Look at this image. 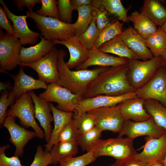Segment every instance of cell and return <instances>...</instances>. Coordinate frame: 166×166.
Wrapping results in <instances>:
<instances>
[{
    "mask_svg": "<svg viewBox=\"0 0 166 166\" xmlns=\"http://www.w3.org/2000/svg\"><path fill=\"white\" fill-rule=\"evenodd\" d=\"M52 41L55 45H63L68 49L69 58L66 64L70 69L76 68L85 61L88 57L89 50L85 47L79 41L78 37L75 36L65 41Z\"/></svg>",
    "mask_w": 166,
    "mask_h": 166,
    "instance_id": "cell-21",
    "label": "cell"
},
{
    "mask_svg": "<svg viewBox=\"0 0 166 166\" xmlns=\"http://www.w3.org/2000/svg\"><path fill=\"white\" fill-rule=\"evenodd\" d=\"M10 147L9 144L4 145L0 147V166H23L21 163L19 157L14 155L10 157L7 156L5 150Z\"/></svg>",
    "mask_w": 166,
    "mask_h": 166,
    "instance_id": "cell-42",
    "label": "cell"
},
{
    "mask_svg": "<svg viewBox=\"0 0 166 166\" xmlns=\"http://www.w3.org/2000/svg\"><path fill=\"white\" fill-rule=\"evenodd\" d=\"M0 91L2 90L4 91L7 90V89H9L10 88L11 85L9 82H8L7 83L0 82Z\"/></svg>",
    "mask_w": 166,
    "mask_h": 166,
    "instance_id": "cell-49",
    "label": "cell"
},
{
    "mask_svg": "<svg viewBox=\"0 0 166 166\" xmlns=\"http://www.w3.org/2000/svg\"><path fill=\"white\" fill-rule=\"evenodd\" d=\"M144 101L143 99L137 97L119 104L120 113L125 120L139 122L149 119L151 117L144 108Z\"/></svg>",
    "mask_w": 166,
    "mask_h": 166,
    "instance_id": "cell-22",
    "label": "cell"
},
{
    "mask_svg": "<svg viewBox=\"0 0 166 166\" xmlns=\"http://www.w3.org/2000/svg\"><path fill=\"white\" fill-rule=\"evenodd\" d=\"M77 142H59L55 144L49 152L52 158V164L56 165L62 160L74 156L78 152Z\"/></svg>",
    "mask_w": 166,
    "mask_h": 166,
    "instance_id": "cell-29",
    "label": "cell"
},
{
    "mask_svg": "<svg viewBox=\"0 0 166 166\" xmlns=\"http://www.w3.org/2000/svg\"><path fill=\"white\" fill-rule=\"evenodd\" d=\"M128 59L110 55L94 46L89 50V56L83 63L76 68V70L85 69L93 66L99 67H117L127 64Z\"/></svg>",
    "mask_w": 166,
    "mask_h": 166,
    "instance_id": "cell-18",
    "label": "cell"
},
{
    "mask_svg": "<svg viewBox=\"0 0 166 166\" xmlns=\"http://www.w3.org/2000/svg\"><path fill=\"white\" fill-rule=\"evenodd\" d=\"M41 40L36 45L28 48L22 46L20 52L19 61L24 63L37 61L47 54L54 47L52 41L46 40L40 36Z\"/></svg>",
    "mask_w": 166,
    "mask_h": 166,
    "instance_id": "cell-23",
    "label": "cell"
},
{
    "mask_svg": "<svg viewBox=\"0 0 166 166\" xmlns=\"http://www.w3.org/2000/svg\"><path fill=\"white\" fill-rule=\"evenodd\" d=\"M124 166H146V165L141 161L131 158L127 160L123 163Z\"/></svg>",
    "mask_w": 166,
    "mask_h": 166,
    "instance_id": "cell-48",
    "label": "cell"
},
{
    "mask_svg": "<svg viewBox=\"0 0 166 166\" xmlns=\"http://www.w3.org/2000/svg\"><path fill=\"white\" fill-rule=\"evenodd\" d=\"M93 150L97 158L109 156L122 163L132 158L137 152L134 148L133 140L128 137L100 139Z\"/></svg>",
    "mask_w": 166,
    "mask_h": 166,
    "instance_id": "cell-4",
    "label": "cell"
},
{
    "mask_svg": "<svg viewBox=\"0 0 166 166\" xmlns=\"http://www.w3.org/2000/svg\"><path fill=\"white\" fill-rule=\"evenodd\" d=\"M66 56L65 50H59L57 62L59 78L56 83L83 99L90 83L109 67H99L92 69L71 70L65 62Z\"/></svg>",
    "mask_w": 166,
    "mask_h": 166,
    "instance_id": "cell-2",
    "label": "cell"
},
{
    "mask_svg": "<svg viewBox=\"0 0 166 166\" xmlns=\"http://www.w3.org/2000/svg\"><path fill=\"white\" fill-rule=\"evenodd\" d=\"M73 119L77 127L80 134L88 132L95 127L94 118L88 112L79 114L73 113Z\"/></svg>",
    "mask_w": 166,
    "mask_h": 166,
    "instance_id": "cell-37",
    "label": "cell"
},
{
    "mask_svg": "<svg viewBox=\"0 0 166 166\" xmlns=\"http://www.w3.org/2000/svg\"><path fill=\"white\" fill-rule=\"evenodd\" d=\"M160 27L163 31L166 33V21L163 25Z\"/></svg>",
    "mask_w": 166,
    "mask_h": 166,
    "instance_id": "cell-53",
    "label": "cell"
},
{
    "mask_svg": "<svg viewBox=\"0 0 166 166\" xmlns=\"http://www.w3.org/2000/svg\"><path fill=\"white\" fill-rule=\"evenodd\" d=\"M97 158L93 151L92 150L80 156L66 158L59 164V166H86L94 162Z\"/></svg>",
    "mask_w": 166,
    "mask_h": 166,
    "instance_id": "cell-36",
    "label": "cell"
},
{
    "mask_svg": "<svg viewBox=\"0 0 166 166\" xmlns=\"http://www.w3.org/2000/svg\"><path fill=\"white\" fill-rule=\"evenodd\" d=\"M42 6L35 13L42 16L59 19L57 1L56 0H41Z\"/></svg>",
    "mask_w": 166,
    "mask_h": 166,
    "instance_id": "cell-39",
    "label": "cell"
},
{
    "mask_svg": "<svg viewBox=\"0 0 166 166\" xmlns=\"http://www.w3.org/2000/svg\"><path fill=\"white\" fill-rule=\"evenodd\" d=\"M57 6L60 20L65 23H71L72 13L74 10L70 0H58Z\"/></svg>",
    "mask_w": 166,
    "mask_h": 166,
    "instance_id": "cell-40",
    "label": "cell"
},
{
    "mask_svg": "<svg viewBox=\"0 0 166 166\" xmlns=\"http://www.w3.org/2000/svg\"><path fill=\"white\" fill-rule=\"evenodd\" d=\"M166 132L165 130L158 126L151 117L148 120L139 122L125 120L117 137H121L126 135L133 140L138 137L144 136L157 138Z\"/></svg>",
    "mask_w": 166,
    "mask_h": 166,
    "instance_id": "cell-12",
    "label": "cell"
},
{
    "mask_svg": "<svg viewBox=\"0 0 166 166\" xmlns=\"http://www.w3.org/2000/svg\"><path fill=\"white\" fill-rule=\"evenodd\" d=\"M92 5L106 10L124 23L128 21V9L124 7L120 0H93Z\"/></svg>",
    "mask_w": 166,
    "mask_h": 166,
    "instance_id": "cell-27",
    "label": "cell"
},
{
    "mask_svg": "<svg viewBox=\"0 0 166 166\" xmlns=\"http://www.w3.org/2000/svg\"><path fill=\"white\" fill-rule=\"evenodd\" d=\"M0 3L5 10L8 18L13 23L12 27L15 36L20 40L22 45L36 43L40 34L29 28L26 20L27 16L16 15L10 11L3 1L0 0Z\"/></svg>",
    "mask_w": 166,
    "mask_h": 166,
    "instance_id": "cell-17",
    "label": "cell"
},
{
    "mask_svg": "<svg viewBox=\"0 0 166 166\" xmlns=\"http://www.w3.org/2000/svg\"><path fill=\"white\" fill-rule=\"evenodd\" d=\"M93 8L92 5H89L82 6L77 10L78 18L73 23L76 37H78L83 34L90 24L93 18Z\"/></svg>",
    "mask_w": 166,
    "mask_h": 166,
    "instance_id": "cell-32",
    "label": "cell"
},
{
    "mask_svg": "<svg viewBox=\"0 0 166 166\" xmlns=\"http://www.w3.org/2000/svg\"><path fill=\"white\" fill-rule=\"evenodd\" d=\"M20 40L0 29V72L8 73L18 65L22 47Z\"/></svg>",
    "mask_w": 166,
    "mask_h": 166,
    "instance_id": "cell-7",
    "label": "cell"
},
{
    "mask_svg": "<svg viewBox=\"0 0 166 166\" xmlns=\"http://www.w3.org/2000/svg\"><path fill=\"white\" fill-rule=\"evenodd\" d=\"M147 47L154 57L161 56L166 50V33L160 26L155 32L145 39Z\"/></svg>",
    "mask_w": 166,
    "mask_h": 166,
    "instance_id": "cell-31",
    "label": "cell"
},
{
    "mask_svg": "<svg viewBox=\"0 0 166 166\" xmlns=\"http://www.w3.org/2000/svg\"><path fill=\"white\" fill-rule=\"evenodd\" d=\"M53 117L54 126L49 140L45 145V151L50 152L53 146L57 142L59 135L65 124L73 118V112L60 110L51 102H49Z\"/></svg>",
    "mask_w": 166,
    "mask_h": 166,
    "instance_id": "cell-24",
    "label": "cell"
},
{
    "mask_svg": "<svg viewBox=\"0 0 166 166\" xmlns=\"http://www.w3.org/2000/svg\"><path fill=\"white\" fill-rule=\"evenodd\" d=\"M128 63L108 67L90 83L83 99L100 95L119 96L135 91L128 80Z\"/></svg>",
    "mask_w": 166,
    "mask_h": 166,
    "instance_id": "cell-1",
    "label": "cell"
},
{
    "mask_svg": "<svg viewBox=\"0 0 166 166\" xmlns=\"http://www.w3.org/2000/svg\"><path fill=\"white\" fill-rule=\"evenodd\" d=\"M123 24L118 20H115L100 31L94 46L98 49L102 44L122 34Z\"/></svg>",
    "mask_w": 166,
    "mask_h": 166,
    "instance_id": "cell-33",
    "label": "cell"
},
{
    "mask_svg": "<svg viewBox=\"0 0 166 166\" xmlns=\"http://www.w3.org/2000/svg\"><path fill=\"white\" fill-rule=\"evenodd\" d=\"M80 135L77 127L73 118L63 128L59 135L57 142H77Z\"/></svg>",
    "mask_w": 166,
    "mask_h": 166,
    "instance_id": "cell-38",
    "label": "cell"
},
{
    "mask_svg": "<svg viewBox=\"0 0 166 166\" xmlns=\"http://www.w3.org/2000/svg\"><path fill=\"white\" fill-rule=\"evenodd\" d=\"M13 2L20 11L25 7H27L29 11H33L36 4L41 3V0H14Z\"/></svg>",
    "mask_w": 166,
    "mask_h": 166,
    "instance_id": "cell-46",
    "label": "cell"
},
{
    "mask_svg": "<svg viewBox=\"0 0 166 166\" xmlns=\"http://www.w3.org/2000/svg\"><path fill=\"white\" fill-rule=\"evenodd\" d=\"M128 21L133 23V28L145 39L158 30L154 23L136 10L128 16Z\"/></svg>",
    "mask_w": 166,
    "mask_h": 166,
    "instance_id": "cell-28",
    "label": "cell"
},
{
    "mask_svg": "<svg viewBox=\"0 0 166 166\" xmlns=\"http://www.w3.org/2000/svg\"><path fill=\"white\" fill-rule=\"evenodd\" d=\"M105 53H111L128 59H140L123 41L121 34L101 45L98 48Z\"/></svg>",
    "mask_w": 166,
    "mask_h": 166,
    "instance_id": "cell-26",
    "label": "cell"
},
{
    "mask_svg": "<svg viewBox=\"0 0 166 166\" xmlns=\"http://www.w3.org/2000/svg\"><path fill=\"white\" fill-rule=\"evenodd\" d=\"M143 149L132 158L146 165L164 160L166 155V132L157 138L147 136Z\"/></svg>",
    "mask_w": 166,
    "mask_h": 166,
    "instance_id": "cell-13",
    "label": "cell"
},
{
    "mask_svg": "<svg viewBox=\"0 0 166 166\" xmlns=\"http://www.w3.org/2000/svg\"><path fill=\"white\" fill-rule=\"evenodd\" d=\"M121 35L125 44L140 59L146 61L154 57L147 46L145 39L132 26L123 31Z\"/></svg>",
    "mask_w": 166,
    "mask_h": 166,
    "instance_id": "cell-20",
    "label": "cell"
},
{
    "mask_svg": "<svg viewBox=\"0 0 166 166\" xmlns=\"http://www.w3.org/2000/svg\"><path fill=\"white\" fill-rule=\"evenodd\" d=\"M129 69L127 77L131 86L136 90L145 85L162 65L161 57H154L146 61L128 59Z\"/></svg>",
    "mask_w": 166,
    "mask_h": 166,
    "instance_id": "cell-5",
    "label": "cell"
},
{
    "mask_svg": "<svg viewBox=\"0 0 166 166\" xmlns=\"http://www.w3.org/2000/svg\"><path fill=\"white\" fill-rule=\"evenodd\" d=\"M144 106L155 123L166 131V107L158 101L151 99L144 100Z\"/></svg>",
    "mask_w": 166,
    "mask_h": 166,
    "instance_id": "cell-30",
    "label": "cell"
},
{
    "mask_svg": "<svg viewBox=\"0 0 166 166\" xmlns=\"http://www.w3.org/2000/svg\"><path fill=\"white\" fill-rule=\"evenodd\" d=\"M70 2L74 10H77L81 7L87 5H92L91 0H71Z\"/></svg>",
    "mask_w": 166,
    "mask_h": 166,
    "instance_id": "cell-47",
    "label": "cell"
},
{
    "mask_svg": "<svg viewBox=\"0 0 166 166\" xmlns=\"http://www.w3.org/2000/svg\"><path fill=\"white\" fill-rule=\"evenodd\" d=\"M137 97L135 91L119 96L100 95L84 98L80 102L73 113L79 114L98 108L114 106L127 100Z\"/></svg>",
    "mask_w": 166,
    "mask_h": 166,
    "instance_id": "cell-14",
    "label": "cell"
},
{
    "mask_svg": "<svg viewBox=\"0 0 166 166\" xmlns=\"http://www.w3.org/2000/svg\"><path fill=\"white\" fill-rule=\"evenodd\" d=\"M35 106V117L39 121L43 128L45 140L48 142L50 139L53 130L51 123L53 121V115L51 113V108L48 102L41 98L33 91L29 92Z\"/></svg>",
    "mask_w": 166,
    "mask_h": 166,
    "instance_id": "cell-19",
    "label": "cell"
},
{
    "mask_svg": "<svg viewBox=\"0 0 166 166\" xmlns=\"http://www.w3.org/2000/svg\"><path fill=\"white\" fill-rule=\"evenodd\" d=\"M9 93L4 91L0 98V124L1 128L7 117V109L10 106L8 99Z\"/></svg>",
    "mask_w": 166,
    "mask_h": 166,
    "instance_id": "cell-44",
    "label": "cell"
},
{
    "mask_svg": "<svg viewBox=\"0 0 166 166\" xmlns=\"http://www.w3.org/2000/svg\"><path fill=\"white\" fill-rule=\"evenodd\" d=\"M109 166H124L123 163L117 161L110 165Z\"/></svg>",
    "mask_w": 166,
    "mask_h": 166,
    "instance_id": "cell-52",
    "label": "cell"
},
{
    "mask_svg": "<svg viewBox=\"0 0 166 166\" xmlns=\"http://www.w3.org/2000/svg\"><path fill=\"white\" fill-rule=\"evenodd\" d=\"M100 32L96 24L95 18L93 14V18L89 27L78 38L82 44L90 50L94 46Z\"/></svg>",
    "mask_w": 166,
    "mask_h": 166,
    "instance_id": "cell-35",
    "label": "cell"
},
{
    "mask_svg": "<svg viewBox=\"0 0 166 166\" xmlns=\"http://www.w3.org/2000/svg\"><path fill=\"white\" fill-rule=\"evenodd\" d=\"M88 112L94 118L95 127L101 132L108 130L119 133L121 131L125 120L120 113L118 105L98 108Z\"/></svg>",
    "mask_w": 166,
    "mask_h": 166,
    "instance_id": "cell-10",
    "label": "cell"
},
{
    "mask_svg": "<svg viewBox=\"0 0 166 166\" xmlns=\"http://www.w3.org/2000/svg\"><path fill=\"white\" fill-rule=\"evenodd\" d=\"M106 10L94 7L93 15L96 19L97 26L100 32L111 22Z\"/></svg>",
    "mask_w": 166,
    "mask_h": 166,
    "instance_id": "cell-43",
    "label": "cell"
},
{
    "mask_svg": "<svg viewBox=\"0 0 166 166\" xmlns=\"http://www.w3.org/2000/svg\"><path fill=\"white\" fill-rule=\"evenodd\" d=\"M23 67L21 66L17 74L11 76L14 84L8 96L10 106L26 92L39 89H46L47 88L48 85L44 81L35 79L26 74Z\"/></svg>",
    "mask_w": 166,
    "mask_h": 166,
    "instance_id": "cell-15",
    "label": "cell"
},
{
    "mask_svg": "<svg viewBox=\"0 0 166 166\" xmlns=\"http://www.w3.org/2000/svg\"><path fill=\"white\" fill-rule=\"evenodd\" d=\"M102 132L95 127L93 128L80 134L77 140L78 146L87 152L93 150L100 139Z\"/></svg>",
    "mask_w": 166,
    "mask_h": 166,
    "instance_id": "cell-34",
    "label": "cell"
},
{
    "mask_svg": "<svg viewBox=\"0 0 166 166\" xmlns=\"http://www.w3.org/2000/svg\"><path fill=\"white\" fill-rule=\"evenodd\" d=\"M34 104L29 92H26L10 106L7 111V117L10 116L18 118L23 127L32 128L36 137L43 139L45 138L44 132L35 120Z\"/></svg>",
    "mask_w": 166,
    "mask_h": 166,
    "instance_id": "cell-6",
    "label": "cell"
},
{
    "mask_svg": "<svg viewBox=\"0 0 166 166\" xmlns=\"http://www.w3.org/2000/svg\"><path fill=\"white\" fill-rule=\"evenodd\" d=\"M48 102L57 103L56 108L66 112H73L83 99L56 83L49 84L47 88L38 96Z\"/></svg>",
    "mask_w": 166,
    "mask_h": 166,
    "instance_id": "cell-8",
    "label": "cell"
},
{
    "mask_svg": "<svg viewBox=\"0 0 166 166\" xmlns=\"http://www.w3.org/2000/svg\"><path fill=\"white\" fill-rule=\"evenodd\" d=\"M164 162V163L165 166H166V155L164 158V160H163Z\"/></svg>",
    "mask_w": 166,
    "mask_h": 166,
    "instance_id": "cell-54",
    "label": "cell"
},
{
    "mask_svg": "<svg viewBox=\"0 0 166 166\" xmlns=\"http://www.w3.org/2000/svg\"><path fill=\"white\" fill-rule=\"evenodd\" d=\"M140 13L156 26L161 27L166 21V7L158 0H145Z\"/></svg>",
    "mask_w": 166,
    "mask_h": 166,
    "instance_id": "cell-25",
    "label": "cell"
},
{
    "mask_svg": "<svg viewBox=\"0 0 166 166\" xmlns=\"http://www.w3.org/2000/svg\"><path fill=\"white\" fill-rule=\"evenodd\" d=\"M52 164L49 152L44 150L41 145L38 146L34 160L30 166H48Z\"/></svg>",
    "mask_w": 166,
    "mask_h": 166,
    "instance_id": "cell-41",
    "label": "cell"
},
{
    "mask_svg": "<svg viewBox=\"0 0 166 166\" xmlns=\"http://www.w3.org/2000/svg\"><path fill=\"white\" fill-rule=\"evenodd\" d=\"M0 26L7 32L15 36L12 25L9 20L6 13L4 9L0 6Z\"/></svg>",
    "mask_w": 166,
    "mask_h": 166,
    "instance_id": "cell-45",
    "label": "cell"
},
{
    "mask_svg": "<svg viewBox=\"0 0 166 166\" xmlns=\"http://www.w3.org/2000/svg\"><path fill=\"white\" fill-rule=\"evenodd\" d=\"M59 52L54 47L50 52L39 60L28 64L19 62L18 65L32 68L38 74V79L46 83H57L59 78L57 67Z\"/></svg>",
    "mask_w": 166,
    "mask_h": 166,
    "instance_id": "cell-9",
    "label": "cell"
},
{
    "mask_svg": "<svg viewBox=\"0 0 166 166\" xmlns=\"http://www.w3.org/2000/svg\"><path fill=\"white\" fill-rule=\"evenodd\" d=\"M26 14L28 17L33 19L41 34L46 40L64 41L75 36L73 23H65L54 18L42 16L33 11H27Z\"/></svg>",
    "mask_w": 166,
    "mask_h": 166,
    "instance_id": "cell-3",
    "label": "cell"
},
{
    "mask_svg": "<svg viewBox=\"0 0 166 166\" xmlns=\"http://www.w3.org/2000/svg\"><path fill=\"white\" fill-rule=\"evenodd\" d=\"M15 119V117L12 116H7L3 126L8 131L10 135L9 141L15 146L14 155L22 157L24 147L36 136L34 131L28 130L18 124Z\"/></svg>",
    "mask_w": 166,
    "mask_h": 166,
    "instance_id": "cell-16",
    "label": "cell"
},
{
    "mask_svg": "<svg viewBox=\"0 0 166 166\" xmlns=\"http://www.w3.org/2000/svg\"><path fill=\"white\" fill-rule=\"evenodd\" d=\"M162 59V65L166 71V50L164 51L161 56Z\"/></svg>",
    "mask_w": 166,
    "mask_h": 166,
    "instance_id": "cell-50",
    "label": "cell"
},
{
    "mask_svg": "<svg viewBox=\"0 0 166 166\" xmlns=\"http://www.w3.org/2000/svg\"><path fill=\"white\" fill-rule=\"evenodd\" d=\"M137 97L156 100L166 107V71L161 66L144 86L135 91Z\"/></svg>",
    "mask_w": 166,
    "mask_h": 166,
    "instance_id": "cell-11",
    "label": "cell"
},
{
    "mask_svg": "<svg viewBox=\"0 0 166 166\" xmlns=\"http://www.w3.org/2000/svg\"><path fill=\"white\" fill-rule=\"evenodd\" d=\"M146 166H165L163 161L150 164Z\"/></svg>",
    "mask_w": 166,
    "mask_h": 166,
    "instance_id": "cell-51",
    "label": "cell"
}]
</instances>
